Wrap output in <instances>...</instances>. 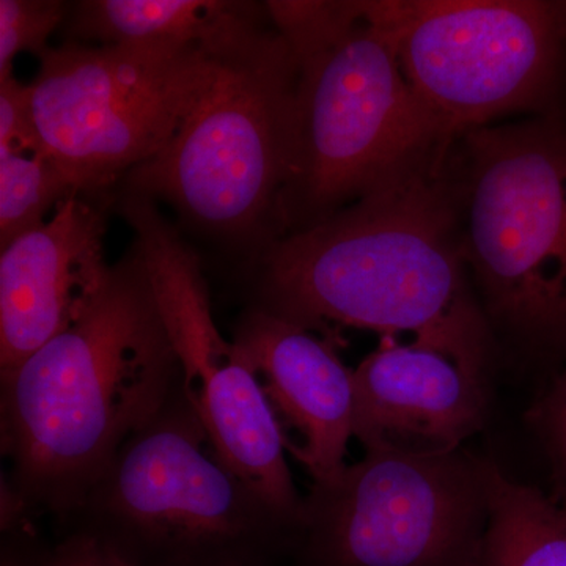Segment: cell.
<instances>
[{
    "label": "cell",
    "mask_w": 566,
    "mask_h": 566,
    "mask_svg": "<svg viewBox=\"0 0 566 566\" xmlns=\"http://www.w3.org/2000/svg\"><path fill=\"white\" fill-rule=\"evenodd\" d=\"M0 378L7 480L32 513L73 516L123 446L181 387L136 253L112 266L80 322Z\"/></svg>",
    "instance_id": "obj_2"
},
{
    "label": "cell",
    "mask_w": 566,
    "mask_h": 566,
    "mask_svg": "<svg viewBox=\"0 0 566 566\" xmlns=\"http://www.w3.org/2000/svg\"><path fill=\"white\" fill-rule=\"evenodd\" d=\"M31 84L10 77L0 82V148L39 147Z\"/></svg>",
    "instance_id": "obj_19"
},
{
    "label": "cell",
    "mask_w": 566,
    "mask_h": 566,
    "mask_svg": "<svg viewBox=\"0 0 566 566\" xmlns=\"http://www.w3.org/2000/svg\"><path fill=\"white\" fill-rule=\"evenodd\" d=\"M260 10L232 0H88L77 6L71 31L102 44L193 46L219 57L264 31Z\"/></svg>",
    "instance_id": "obj_14"
},
{
    "label": "cell",
    "mask_w": 566,
    "mask_h": 566,
    "mask_svg": "<svg viewBox=\"0 0 566 566\" xmlns=\"http://www.w3.org/2000/svg\"><path fill=\"white\" fill-rule=\"evenodd\" d=\"M453 145L268 248L259 308L314 331L411 334L486 378L490 323L465 263Z\"/></svg>",
    "instance_id": "obj_1"
},
{
    "label": "cell",
    "mask_w": 566,
    "mask_h": 566,
    "mask_svg": "<svg viewBox=\"0 0 566 566\" xmlns=\"http://www.w3.org/2000/svg\"><path fill=\"white\" fill-rule=\"evenodd\" d=\"M354 438L364 449L449 452L482 430L486 378L452 357L381 338L353 370Z\"/></svg>",
    "instance_id": "obj_13"
},
{
    "label": "cell",
    "mask_w": 566,
    "mask_h": 566,
    "mask_svg": "<svg viewBox=\"0 0 566 566\" xmlns=\"http://www.w3.org/2000/svg\"><path fill=\"white\" fill-rule=\"evenodd\" d=\"M73 517V532L133 566H266L300 535L219 460L181 387L123 446Z\"/></svg>",
    "instance_id": "obj_4"
},
{
    "label": "cell",
    "mask_w": 566,
    "mask_h": 566,
    "mask_svg": "<svg viewBox=\"0 0 566 566\" xmlns=\"http://www.w3.org/2000/svg\"><path fill=\"white\" fill-rule=\"evenodd\" d=\"M104 232L103 211L74 193L2 248L0 376L80 322L102 294L112 273Z\"/></svg>",
    "instance_id": "obj_11"
},
{
    "label": "cell",
    "mask_w": 566,
    "mask_h": 566,
    "mask_svg": "<svg viewBox=\"0 0 566 566\" xmlns=\"http://www.w3.org/2000/svg\"><path fill=\"white\" fill-rule=\"evenodd\" d=\"M290 52L296 65L292 155L275 211L294 232L455 140L420 102L365 2H346L329 28Z\"/></svg>",
    "instance_id": "obj_3"
},
{
    "label": "cell",
    "mask_w": 566,
    "mask_h": 566,
    "mask_svg": "<svg viewBox=\"0 0 566 566\" xmlns=\"http://www.w3.org/2000/svg\"><path fill=\"white\" fill-rule=\"evenodd\" d=\"M41 558L25 556L20 547L18 549H7L3 547L2 551V564L0 566H40Z\"/></svg>",
    "instance_id": "obj_21"
},
{
    "label": "cell",
    "mask_w": 566,
    "mask_h": 566,
    "mask_svg": "<svg viewBox=\"0 0 566 566\" xmlns=\"http://www.w3.org/2000/svg\"><path fill=\"white\" fill-rule=\"evenodd\" d=\"M365 10L450 139L510 112H557L566 0H382Z\"/></svg>",
    "instance_id": "obj_7"
},
{
    "label": "cell",
    "mask_w": 566,
    "mask_h": 566,
    "mask_svg": "<svg viewBox=\"0 0 566 566\" xmlns=\"http://www.w3.org/2000/svg\"><path fill=\"white\" fill-rule=\"evenodd\" d=\"M458 140L461 237L488 323L566 354V118L486 125Z\"/></svg>",
    "instance_id": "obj_5"
},
{
    "label": "cell",
    "mask_w": 566,
    "mask_h": 566,
    "mask_svg": "<svg viewBox=\"0 0 566 566\" xmlns=\"http://www.w3.org/2000/svg\"><path fill=\"white\" fill-rule=\"evenodd\" d=\"M122 211L136 232L134 253L177 357L182 394L212 450L300 532L304 497L286 463L281 427L251 365L218 329L199 256L155 200L128 192Z\"/></svg>",
    "instance_id": "obj_10"
},
{
    "label": "cell",
    "mask_w": 566,
    "mask_h": 566,
    "mask_svg": "<svg viewBox=\"0 0 566 566\" xmlns=\"http://www.w3.org/2000/svg\"><path fill=\"white\" fill-rule=\"evenodd\" d=\"M490 464L463 447L367 449L312 485L296 546L311 566H480Z\"/></svg>",
    "instance_id": "obj_8"
},
{
    "label": "cell",
    "mask_w": 566,
    "mask_h": 566,
    "mask_svg": "<svg viewBox=\"0 0 566 566\" xmlns=\"http://www.w3.org/2000/svg\"><path fill=\"white\" fill-rule=\"evenodd\" d=\"M219 57L167 44L50 48L31 82L41 148L82 192L103 191L169 145L214 80Z\"/></svg>",
    "instance_id": "obj_9"
},
{
    "label": "cell",
    "mask_w": 566,
    "mask_h": 566,
    "mask_svg": "<svg viewBox=\"0 0 566 566\" xmlns=\"http://www.w3.org/2000/svg\"><path fill=\"white\" fill-rule=\"evenodd\" d=\"M82 192L76 178L44 153L41 145L0 148V244L48 221L50 212ZM87 196V193H85Z\"/></svg>",
    "instance_id": "obj_16"
},
{
    "label": "cell",
    "mask_w": 566,
    "mask_h": 566,
    "mask_svg": "<svg viewBox=\"0 0 566 566\" xmlns=\"http://www.w3.org/2000/svg\"><path fill=\"white\" fill-rule=\"evenodd\" d=\"M545 449L554 483V497L566 506V363L545 395L528 412Z\"/></svg>",
    "instance_id": "obj_18"
},
{
    "label": "cell",
    "mask_w": 566,
    "mask_h": 566,
    "mask_svg": "<svg viewBox=\"0 0 566 566\" xmlns=\"http://www.w3.org/2000/svg\"><path fill=\"white\" fill-rule=\"evenodd\" d=\"M296 65L275 31L219 57L202 99L161 153L126 174L128 192L172 203L197 226L255 232L289 175Z\"/></svg>",
    "instance_id": "obj_6"
},
{
    "label": "cell",
    "mask_w": 566,
    "mask_h": 566,
    "mask_svg": "<svg viewBox=\"0 0 566 566\" xmlns=\"http://www.w3.org/2000/svg\"><path fill=\"white\" fill-rule=\"evenodd\" d=\"M480 566H566V506L490 464V517Z\"/></svg>",
    "instance_id": "obj_15"
},
{
    "label": "cell",
    "mask_w": 566,
    "mask_h": 566,
    "mask_svg": "<svg viewBox=\"0 0 566 566\" xmlns=\"http://www.w3.org/2000/svg\"><path fill=\"white\" fill-rule=\"evenodd\" d=\"M40 566H133L91 535L73 532L41 558Z\"/></svg>",
    "instance_id": "obj_20"
},
{
    "label": "cell",
    "mask_w": 566,
    "mask_h": 566,
    "mask_svg": "<svg viewBox=\"0 0 566 566\" xmlns=\"http://www.w3.org/2000/svg\"><path fill=\"white\" fill-rule=\"evenodd\" d=\"M233 342L259 379L286 452L314 483L340 474L354 438V386L334 345L259 307L241 316Z\"/></svg>",
    "instance_id": "obj_12"
},
{
    "label": "cell",
    "mask_w": 566,
    "mask_h": 566,
    "mask_svg": "<svg viewBox=\"0 0 566 566\" xmlns=\"http://www.w3.org/2000/svg\"><path fill=\"white\" fill-rule=\"evenodd\" d=\"M65 18L57 0H0V82L13 77V61L21 52L44 54L52 33Z\"/></svg>",
    "instance_id": "obj_17"
}]
</instances>
